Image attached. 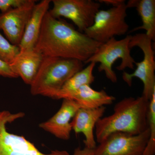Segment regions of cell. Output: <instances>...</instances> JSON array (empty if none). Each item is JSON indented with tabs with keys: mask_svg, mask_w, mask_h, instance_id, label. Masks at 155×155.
<instances>
[{
	"mask_svg": "<svg viewBox=\"0 0 155 155\" xmlns=\"http://www.w3.org/2000/svg\"><path fill=\"white\" fill-rule=\"evenodd\" d=\"M102 44L48 11L34 49L44 57L75 59L84 63Z\"/></svg>",
	"mask_w": 155,
	"mask_h": 155,
	"instance_id": "1",
	"label": "cell"
},
{
	"mask_svg": "<svg viewBox=\"0 0 155 155\" xmlns=\"http://www.w3.org/2000/svg\"><path fill=\"white\" fill-rule=\"evenodd\" d=\"M150 101L143 97H128L115 105L114 113L100 119L95 127V137L99 143L116 132L137 135L148 127Z\"/></svg>",
	"mask_w": 155,
	"mask_h": 155,
	"instance_id": "2",
	"label": "cell"
},
{
	"mask_svg": "<svg viewBox=\"0 0 155 155\" xmlns=\"http://www.w3.org/2000/svg\"><path fill=\"white\" fill-rule=\"evenodd\" d=\"M83 64L75 59L44 57L30 84L31 93L54 99L67 81L83 69Z\"/></svg>",
	"mask_w": 155,
	"mask_h": 155,
	"instance_id": "3",
	"label": "cell"
},
{
	"mask_svg": "<svg viewBox=\"0 0 155 155\" xmlns=\"http://www.w3.org/2000/svg\"><path fill=\"white\" fill-rule=\"evenodd\" d=\"M132 35H127L125 38L117 40L115 38L110 39L102 44L97 51L84 64L100 63L98 70L104 72L106 77L113 83L117 81L116 73L113 69V65L118 59L121 60L119 66L116 67L119 71H123L126 68L134 69L135 60L130 54L129 43Z\"/></svg>",
	"mask_w": 155,
	"mask_h": 155,
	"instance_id": "4",
	"label": "cell"
},
{
	"mask_svg": "<svg viewBox=\"0 0 155 155\" xmlns=\"http://www.w3.org/2000/svg\"><path fill=\"white\" fill-rule=\"evenodd\" d=\"M150 38L145 33L137 34L131 38L129 48L137 47L143 53L142 61L135 64L136 69L132 73L124 71L122 78L129 86L132 85V80L137 78L143 84V87L142 96L150 101L155 91V61L154 51Z\"/></svg>",
	"mask_w": 155,
	"mask_h": 155,
	"instance_id": "5",
	"label": "cell"
},
{
	"mask_svg": "<svg viewBox=\"0 0 155 155\" xmlns=\"http://www.w3.org/2000/svg\"><path fill=\"white\" fill-rule=\"evenodd\" d=\"M127 9L125 3L107 10H99L92 25L84 33L101 44L105 43L116 35L126 34L129 27L125 21Z\"/></svg>",
	"mask_w": 155,
	"mask_h": 155,
	"instance_id": "6",
	"label": "cell"
},
{
	"mask_svg": "<svg viewBox=\"0 0 155 155\" xmlns=\"http://www.w3.org/2000/svg\"><path fill=\"white\" fill-rule=\"evenodd\" d=\"M24 116L22 112L0 111V155H70L67 151L59 150L44 153L24 137L9 132L8 125Z\"/></svg>",
	"mask_w": 155,
	"mask_h": 155,
	"instance_id": "7",
	"label": "cell"
},
{
	"mask_svg": "<svg viewBox=\"0 0 155 155\" xmlns=\"http://www.w3.org/2000/svg\"><path fill=\"white\" fill-rule=\"evenodd\" d=\"M49 13L56 18L64 17L72 20L78 31L84 32L92 25L101 4L93 0H53Z\"/></svg>",
	"mask_w": 155,
	"mask_h": 155,
	"instance_id": "8",
	"label": "cell"
},
{
	"mask_svg": "<svg viewBox=\"0 0 155 155\" xmlns=\"http://www.w3.org/2000/svg\"><path fill=\"white\" fill-rule=\"evenodd\" d=\"M148 127L137 135L116 132L108 136L94 150L95 155H142L150 138Z\"/></svg>",
	"mask_w": 155,
	"mask_h": 155,
	"instance_id": "9",
	"label": "cell"
},
{
	"mask_svg": "<svg viewBox=\"0 0 155 155\" xmlns=\"http://www.w3.org/2000/svg\"><path fill=\"white\" fill-rule=\"evenodd\" d=\"M35 2L28 0L23 5L0 14V29L12 45L19 46Z\"/></svg>",
	"mask_w": 155,
	"mask_h": 155,
	"instance_id": "10",
	"label": "cell"
},
{
	"mask_svg": "<svg viewBox=\"0 0 155 155\" xmlns=\"http://www.w3.org/2000/svg\"><path fill=\"white\" fill-rule=\"evenodd\" d=\"M80 105L75 101L64 99L60 109L54 115L39 127L62 140H69L72 130L71 122Z\"/></svg>",
	"mask_w": 155,
	"mask_h": 155,
	"instance_id": "11",
	"label": "cell"
},
{
	"mask_svg": "<svg viewBox=\"0 0 155 155\" xmlns=\"http://www.w3.org/2000/svg\"><path fill=\"white\" fill-rule=\"evenodd\" d=\"M106 109L105 107L95 109L80 108L72 118L71 122L72 130L76 134H83L85 137L84 143L87 148L94 150L96 147L94 130L97 122L102 118Z\"/></svg>",
	"mask_w": 155,
	"mask_h": 155,
	"instance_id": "12",
	"label": "cell"
},
{
	"mask_svg": "<svg viewBox=\"0 0 155 155\" xmlns=\"http://www.w3.org/2000/svg\"><path fill=\"white\" fill-rule=\"evenodd\" d=\"M51 2L50 0H43L35 5L19 45L20 51L34 49L40 33L44 18L49 11Z\"/></svg>",
	"mask_w": 155,
	"mask_h": 155,
	"instance_id": "13",
	"label": "cell"
},
{
	"mask_svg": "<svg viewBox=\"0 0 155 155\" xmlns=\"http://www.w3.org/2000/svg\"><path fill=\"white\" fill-rule=\"evenodd\" d=\"M44 57L34 49L20 51L10 64L12 69L26 84L30 85L36 76Z\"/></svg>",
	"mask_w": 155,
	"mask_h": 155,
	"instance_id": "14",
	"label": "cell"
},
{
	"mask_svg": "<svg viewBox=\"0 0 155 155\" xmlns=\"http://www.w3.org/2000/svg\"><path fill=\"white\" fill-rule=\"evenodd\" d=\"M67 99L75 101L81 107L95 109L113 104L116 98L108 94L104 90L98 91L90 85H85Z\"/></svg>",
	"mask_w": 155,
	"mask_h": 155,
	"instance_id": "15",
	"label": "cell"
},
{
	"mask_svg": "<svg viewBox=\"0 0 155 155\" xmlns=\"http://www.w3.org/2000/svg\"><path fill=\"white\" fill-rule=\"evenodd\" d=\"M126 5L127 8H135L142 22V25L134 28L130 32L143 29L147 36L152 41H155V0H130Z\"/></svg>",
	"mask_w": 155,
	"mask_h": 155,
	"instance_id": "16",
	"label": "cell"
},
{
	"mask_svg": "<svg viewBox=\"0 0 155 155\" xmlns=\"http://www.w3.org/2000/svg\"><path fill=\"white\" fill-rule=\"evenodd\" d=\"M95 65L94 63H89L86 68L82 69L75 73L65 83L54 99H64L68 98L81 87L85 85H90L93 83L95 80L93 70Z\"/></svg>",
	"mask_w": 155,
	"mask_h": 155,
	"instance_id": "17",
	"label": "cell"
},
{
	"mask_svg": "<svg viewBox=\"0 0 155 155\" xmlns=\"http://www.w3.org/2000/svg\"><path fill=\"white\" fill-rule=\"evenodd\" d=\"M148 126L150 135L142 155H155V91L150 100L148 114Z\"/></svg>",
	"mask_w": 155,
	"mask_h": 155,
	"instance_id": "18",
	"label": "cell"
},
{
	"mask_svg": "<svg viewBox=\"0 0 155 155\" xmlns=\"http://www.w3.org/2000/svg\"><path fill=\"white\" fill-rule=\"evenodd\" d=\"M19 51V46L12 45L0 33V60L10 64Z\"/></svg>",
	"mask_w": 155,
	"mask_h": 155,
	"instance_id": "19",
	"label": "cell"
},
{
	"mask_svg": "<svg viewBox=\"0 0 155 155\" xmlns=\"http://www.w3.org/2000/svg\"><path fill=\"white\" fill-rule=\"evenodd\" d=\"M28 0H0V11L2 13L10 9L19 8L27 2Z\"/></svg>",
	"mask_w": 155,
	"mask_h": 155,
	"instance_id": "20",
	"label": "cell"
},
{
	"mask_svg": "<svg viewBox=\"0 0 155 155\" xmlns=\"http://www.w3.org/2000/svg\"><path fill=\"white\" fill-rule=\"evenodd\" d=\"M0 76L8 78L19 77L9 64L0 60Z\"/></svg>",
	"mask_w": 155,
	"mask_h": 155,
	"instance_id": "21",
	"label": "cell"
},
{
	"mask_svg": "<svg viewBox=\"0 0 155 155\" xmlns=\"http://www.w3.org/2000/svg\"><path fill=\"white\" fill-rule=\"evenodd\" d=\"M72 155H95L94 150L90 149L86 147L83 149L78 147L75 149Z\"/></svg>",
	"mask_w": 155,
	"mask_h": 155,
	"instance_id": "22",
	"label": "cell"
},
{
	"mask_svg": "<svg viewBox=\"0 0 155 155\" xmlns=\"http://www.w3.org/2000/svg\"><path fill=\"white\" fill-rule=\"evenodd\" d=\"M100 3H104L107 5H111L113 7H117L125 3L124 0H99Z\"/></svg>",
	"mask_w": 155,
	"mask_h": 155,
	"instance_id": "23",
	"label": "cell"
}]
</instances>
